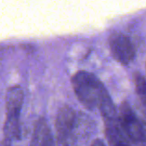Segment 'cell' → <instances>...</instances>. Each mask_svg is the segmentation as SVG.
<instances>
[{
  "label": "cell",
  "mask_w": 146,
  "mask_h": 146,
  "mask_svg": "<svg viewBox=\"0 0 146 146\" xmlns=\"http://www.w3.org/2000/svg\"><path fill=\"white\" fill-rule=\"evenodd\" d=\"M71 83L80 103L89 110L99 108L100 104L110 96L103 83L87 71L75 73L71 78Z\"/></svg>",
  "instance_id": "6da1fadb"
},
{
  "label": "cell",
  "mask_w": 146,
  "mask_h": 146,
  "mask_svg": "<svg viewBox=\"0 0 146 146\" xmlns=\"http://www.w3.org/2000/svg\"><path fill=\"white\" fill-rule=\"evenodd\" d=\"M111 54L116 61L123 65L129 64L135 57V49L130 39L121 32H114L108 39Z\"/></svg>",
  "instance_id": "3957f363"
},
{
  "label": "cell",
  "mask_w": 146,
  "mask_h": 146,
  "mask_svg": "<svg viewBox=\"0 0 146 146\" xmlns=\"http://www.w3.org/2000/svg\"><path fill=\"white\" fill-rule=\"evenodd\" d=\"M119 121L124 133L134 142L144 139V130L139 119L127 102H123L119 108Z\"/></svg>",
  "instance_id": "277c9868"
},
{
  "label": "cell",
  "mask_w": 146,
  "mask_h": 146,
  "mask_svg": "<svg viewBox=\"0 0 146 146\" xmlns=\"http://www.w3.org/2000/svg\"><path fill=\"white\" fill-rule=\"evenodd\" d=\"M23 100L24 93L20 86H12L7 90L4 134L9 140L20 138V113Z\"/></svg>",
  "instance_id": "7a4b0ae2"
},
{
  "label": "cell",
  "mask_w": 146,
  "mask_h": 146,
  "mask_svg": "<svg viewBox=\"0 0 146 146\" xmlns=\"http://www.w3.org/2000/svg\"><path fill=\"white\" fill-rule=\"evenodd\" d=\"M91 146H106V145H105V143L102 141V140L96 139V140H94V141L92 142Z\"/></svg>",
  "instance_id": "52a82bcc"
},
{
  "label": "cell",
  "mask_w": 146,
  "mask_h": 146,
  "mask_svg": "<svg viewBox=\"0 0 146 146\" xmlns=\"http://www.w3.org/2000/svg\"><path fill=\"white\" fill-rule=\"evenodd\" d=\"M133 79H134V84H135V89L137 91L138 96L146 104V79L138 72L134 73Z\"/></svg>",
  "instance_id": "8992f818"
},
{
  "label": "cell",
  "mask_w": 146,
  "mask_h": 146,
  "mask_svg": "<svg viewBox=\"0 0 146 146\" xmlns=\"http://www.w3.org/2000/svg\"><path fill=\"white\" fill-rule=\"evenodd\" d=\"M75 122V112L69 106H64L58 112L56 119V129L58 137L61 140H65L72 131Z\"/></svg>",
  "instance_id": "5b68a950"
}]
</instances>
